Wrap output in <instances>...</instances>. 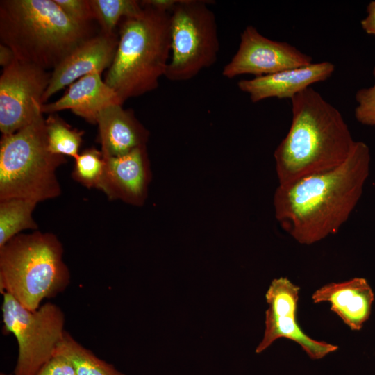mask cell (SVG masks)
<instances>
[{
	"label": "cell",
	"mask_w": 375,
	"mask_h": 375,
	"mask_svg": "<svg viewBox=\"0 0 375 375\" xmlns=\"http://www.w3.org/2000/svg\"><path fill=\"white\" fill-rule=\"evenodd\" d=\"M370 160L369 147L356 141L349 157L336 168L278 185L273 203L281 227L308 245L337 233L362 196Z\"/></svg>",
	"instance_id": "1"
},
{
	"label": "cell",
	"mask_w": 375,
	"mask_h": 375,
	"mask_svg": "<svg viewBox=\"0 0 375 375\" xmlns=\"http://www.w3.org/2000/svg\"><path fill=\"white\" fill-rule=\"evenodd\" d=\"M291 101L290 128L274 154L278 185L336 168L356 142L340 112L312 88Z\"/></svg>",
	"instance_id": "2"
},
{
	"label": "cell",
	"mask_w": 375,
	"mask_h": 375,
	"mask_svg": "<svg viewBox=\"0 0 375 375\" xmlns=\"http://www.w3.org/2000/svg\"><path fill=\"white\" fill-rule=\"evenodd\" d=\"M92 35L90 25L74 22L54 0L0 1L1 43L21 61L53 69Z\"/></svg>",
	"instance_id": "3"
},
{
	"label": "cell",
	"mask_w": 375,
	"mask_h": 375,
	"mask_svg": "<svg viewBox=\"0 0 375 375\" xmlns=\"http://www.w3.org/2000/svg\"><path fill=\"white\" fill-rule=\"evenodd\" d=\"M142 7L120 22L117 51L104 79L122 104L157 88L170 58V12Z\"/></svg>",
	"instance_id": "4"
},
{
	"label": "cell",
	"mask_w": 375,
	"mask_h": 375,
	"mask_svg": "<svg viewBox=\"0 0 375 375\" xmlns=\"http://www.w3.org/2000/svg\"><path fill=\"white\" fill-rule=\"evenodd\" d=\"M58 237L38 231L19 233L0 247V291L34 311L44 299L63 292L70 272Z\"/></svg>",
	"instance_id": "5"
},
{
	"label": "cell",
	"mask_w": 375,
	"mask_h": 375,
	"mask_svg": "<svg viewBox=\"0 0 375 375\" xmlns=\"http://www.w3.org/2000/svg\"><path fill=\"white\" fill-rule=\"evenodd\" d=\"M65 157L48 147L43 114L0 141V200L22 198L38 203L61 193L56 169Z\"/></svg>",
	"instance_id": "6"
},
{
	"label": "cell",
	"mask_w": 375,
	"mask_h": 375,
	"mask_svg": "<svg viewBox=\"0 0 375 375\" xmlns=\"http://www.w3.org/2000/svg\"><path fill=\"white\" fill-rule=\"evenodd\" d=\"M208 1L178 0L170 12L171 55L165 76L186 81L214 65L219 51L215 13Z\"/></svg>",
	"instance_id": "7"
},
{
	"label": "cell",
	"mask_w": 375,
	"mask_h": 375,
	"mask_svg": "<svg viewBox=\"0 0 375 375\" xmlns=\"http://www.w3.org/2000/svg\"><path fill=\"white\" fill-rule=\"evenodd\" d=\"M3 331L12 333L18 344L15 375H35L53 356L65 332V316L55 303L47 302L31 311L12 296L3 293Z\"/></svg>",
	"instance_id": "8"
},
{
	"label": "cell",
	"mask_w": 375,
	"mask_h": 375,
	"mask_svg": "<svg viewBox=\"0 0 375 375\" xmlns=\"http://www.w3.org/2000/svg\"><path fill=\"white\" fill-rule=\"evenodd\" d=\"M51 73L15 58L0 76V131L8 135L43 114V96Z\"/></svg>",
	"instance_id": "9"
},
{
	"label": "cell",
	"mask_w": 375,
	"mask_h": 375,
	"mask_svg": "<svg viewBox=\"0 0 375 375\" xmlns=\"http://www.w3.org/2000/svg\"><path fill=\"white\" fill-rule=\"evenodd\" d=\"M300 288L285 277L274 279L265 294V330L256 352L261 353L275 340L284 338L300 345L312 360L324 358L338 347L307 335L297 324V309Z\"/></svg>",
	"instance_id": "10"
},
{
	"label": "cell",
	"mask_w": 375,
	"mask_h": 375,
	"mask_svg": "<svg viewBox=\"0 0 375 375\" xmlns=\"http://www.w3.org/2000/svg\"><path fill=\"white\" fill-rule=\"evenodd\" d=\"M312 60L290 44L270 40L249 25L242 32L238 49L224 67L222 75L228 78L242 74L258 77L308 65Z\"/></svg>",
	"instance_id": "11"
},
{
	"label": "cell",
	"mask_w": 375,
	"mask_h": 375,
	"mask_svg": "<svg viewBox=\"0 0 375 375\" xmlns=\"http://www.w3.org/2000/svg\"><path fill=\"white\" fill-rule=\"evenodd\" d=\"M103 158V170L97 189L109 199L142 206L147 199L151 176L147 146L123 156Z\"/></svg>",
	"instance_id": "12"
},
{
	"label": "cell",
	"mask_w": 375,
	"mask_h": 375,
	"mask_svg": "<svg viewBox=\"0 0 375 375\" xmlns=\"http://www.w3.org/2000/svg\"><path fill=\"white\" fill-rule=\"evenodd\" d=\"M116 33L100 32L78 44L51 72L43 104L53 94L92 73H102L111 66L117 48Z\"/></svg>",
	"instance_id": "13"
},
{
	"label": "cell",
	"mask_w": 375,
	"mask_h": 375,
	"mask_svg": "<svg viewBox=\"0 0 375 375\" xmlns=\"http://www.w3.org/2000/svg\"><path fill=\"white\" fill-rule=\"evenodd\" d=\"M334 70L335 65L331 62L311 63L252 79H242L238 83V87L249 95L253 103L268 98L291 99L312 84L328 79Z\"/></svg>",
	"instance_id": "14"
},
{
	"label": "cell",
	"mask_w": 375,
	"mask_h": 375,
	"mask_svg": "<svg viewBox=\"0 0 375 375\" xmlns=\"http://www.w3.org/2000/svg\"><path fill=\"white\" fill-rule=\"evenodd\" d=\"M113 104L122 105L115 92L101 78V74L86 75L71 84L57 101L42 106V113L71 110L87 122L97 124L99 113Z\"/></svg>",
	"instance_id": "15"
},
{
	"label": "cell",
	"mask_w": 375,
	"mask_h": 375,
	"mask_svg": "<svg viewBox=\"0 0 375 375\" xmlns=\"http://www.w3.org/2000/svg\"><path fill=\"white\" fill-rule=\"evenodd\" d=\"M99 140L103 158L125 155L132 150L146 146L149 131L137 119L133 112L121 104L103 109L97 120Z\"/></svg>",
	"instance_id": "16"
},
{
	"label": "cell",
	"mask_w": 375,
	"mask_h": 375,
	"mask_svg": "<svg viewBox=\"0 0 375 375\" xmlns=\"http://www.w3.org/2000/svg\"><path fill=\"white\" fill-rule=\"evenodd\" d=\"M314 303L328 301L351 330H360L369 319L374 299V292L364 278H353L341 283H330L317 290Z\"/></svg>",
	"instance_id": "17"
},
{
	"label": "cell",
	"mask_w": 375,
	"mask_h": 375,
	"mask_svg": "<svg viewBox=\"0 0 375 375\" xmlns=\"http://www.w3.org/2000/svg\"><path fill=\"white\" fill-rule=\"evenodd\" d=\"M38 202L22 198L0 200V247L24 230H35L32 214Z\"/></svg>",
	"instance_id": "18"
},
{
	"label": "cell",
	"mask_w": 375,
	"mask_h": 375,
	"mask_svg": "<svg viewBox=\"0 0 375 375\" xmlns=\"http://www.w3.org/2000/svg\"><path fill=\"white\" fill-rule=\"evenodd\" d=\"M53 354L67 358L78 375H125L84 347L67 331L65 332Z\"/></svg>",
	"instance_id": "19"
},
{
	"label": "cell",
	"mask_w": 375,
	"mask_h": 375,
	"mask_svg": "<svg viewBox=\"0 0 375 375\" xmlns=\"http://www.w3.org/2000/svg\"><path fill=\"white\" fill-rule=\"evenodd\" d=\"M45 128L48 147L52 153L74 159L78 156L83 131L72 128L55 113L49 114L45 119Z\"/></svg>",
	"instance_id": "20"
},
{
	"label": "cell",
	"mask_w": 375,
	"mask_h": 375,
	"mask_svg": "<svg viewBox=\"0 0 375 375\" xmlns=\"http://www.w3.org/2000/svg\"><path fill=\"white\" fill-rule=\"evenodd\" d=\"M95 20L101 32L115 33L122 20L138 15L142 10L140 1L135 0H89Z\"/></svg>",
	"instance_id": "21"
},
{
	"label": "cell",
	"mask_w": 375,
	"mask_h": 375,
	"mask_svg": "<svg viewBox=\"0 0 375 375\" xmlns=\"http://www.w3.org/2000/svg\"><path fill=\"white\" fill-rule=\"evenodd\" d=\"M74 160L73 178L88 188H97L104 167L101 151L91 147L82 151Z\"/></svg>",
	"instance_id": "22"
},
{
	"label": "cell",
	"mask_w": 375,
	"mask_h": 375,
	"mask_svg": "<svg viewBox=\"0 0 375 375\" xmlns=\"http://www.w3.org/2000/svg\"><path fill=\"white\" fill-rule=\"evenodd\" d=\"M375 78V67L373 69ZM358 106L354 115L358 122L375 128V83L373 86L357 91L355 95Z\"/></svg>",
	"instance_id": "23"
},
{
	"label": "cell",
	"mask_w": 375,
	"mask_h": 375,
	"mask_svg": "<svg viewBox=\"0 0 375 375\" xmlns=\"http://www.w3.org/2000/svg\"><path fill=\"white\" fill-rule=\"evenodd\" d=\"M61 10L74 22L81 25H91L95 20L89 0H54Z\"/></svg>",
	"instance_id": "24"
},
{
	"label": "cell",
	"mask_w": 375,
	"mask_h": 375,
	"mask_svg": "<svg viewBox=\"0 0 375 375\" xmlns=\"http://www.w3.org/2000/svg\"><path fill=\"white\" fill-rule=\"evenodd\" d=\"M35 375H78L72 362L65 356H53L39 369Z\"/></svg>",
	"instance_id": "25"
},
{
	"label": "cell",
	"mask_w": 375,
	"mask_h": 375,
	"mask_svg": "<svg viewBox=\"0 0 375 375\" xmlns=\"http://www.w3.org/2000/svg\"><path fill=\"white\" fill-rule=\"evenodd\" d=\"M367 12V16L360 22L361 26L367 34L375 35V1L369 2Z\"/></svg>",
	"instance_id": "26"
},
{
	"label": "cell",
	"mask_w": 375,
	"mask_h": 375,
	"mask_svg": "<svg viewBox=\"0 0 375 375\" xmlns=\"http://www.w3.org/2000/svg\"><path fill=\"white\" fill-rule=\"evenodd\" d=\"M178 0H144L141 1L142 6H150L157 10L171 12Z\"/></svg>",
	"instance_id": "27"
},
{
	"label": "cell",
	"mask_w": 375,
	"mask_h": 375,
	"mask_svg": "<svg viewBox=\"0 0 375 375\" xmlns=\"http://www.w3.org/2000/svg\"><path fill=\"white\" fill-rule=\"evenodd\" d=\"M12 50L8 46L0 43V65L3 68L10 65L15 59Z\"/></svg>",
	"instance_id": "28"
},
{
	"label": "cell",
	"mask_w": 375,
	"mask_h": 375,
	"mask_svg": "<svg viewBox=\"0 0 375 375\" xmlns=\"http://www.w3.org/2000/svg\"><path fill=\"white\" fill-rule=\"evenodd\" d=\"M0 375H15V374H5V373L1 372V373L0 374Z\"/></svg>",
	"instance_id": "29"
}]
</instances>
